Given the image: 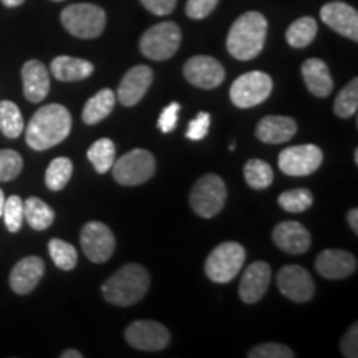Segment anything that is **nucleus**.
<instances>
[{"label":"nucleus","mask_w":358,"mask_h":358,"mask_svg":"<svg viewBox=\"0 0 358 358\" xmlns=\"http://www.w3.org/2000/svg\"><path fill=\"white\" fill-rule=\"evenodd\" d=\"M227 199V187L217 174H206L192 186L189 203L192 211L201 217H214L222 211Z\"/></svg>","instance_id":"6"},{"label":"nucleus","mask_w":358,"mask_h":358,"mask_svg":"<svg viewBox=\"0 0 358 358\" xmlns=\"http://www.w3.org/2000/svg\"><path fill=\"white\" fill-rule=\"evenodd\" d=\"M217 3L219 0H187L186 15L194 20L206 19L208 15H211Z\"/></svg>","instance_id":"39"},{"label":"nucleus","mask_w":358,"mask_h":358,"mask_svg":"<svg viewBox=\"0 0 358 358\" xmlns=\"http://www.w3.org/2000/svg\"><path fill=\"white\" fill-rule=\"evenodd\" d=\"M313 204L312 192L306 189V187H299V189H290L282 192L279 196V206L284 211L299 214L307 211Z\"/></svg>","instance_id":"34"},{"label":"nucleus","mask_w":358,"mask_h":358,"mask_svg":"<svg viewBox=\"0 0 358 358\" xmlns=\"http://www.w3.org/2000/svg\"><path fill=\"white\" fill-rule=\"evenodd\" d=\"M2 217L8 232H19L22 224H24V201L19 196L7 198L6 204H3Z\"/></svg>","instance_id":"35"},{"label":"nucleus","mask_w":358,"mask_h":358,"mask_svg":"<svg viewBox=\"0 0 358 358\" xmlns=\"http://www.w3.org/2000/svg\"><path fill=\"white\" fill-rule=\"evenodd\" d=\"M80 243L87 259L92 262H106L115 252V236L106 224L100 221L87 222L80 234Z\"/></svg>","instance_id":"11"},{"label":"nucleus","mask_w":358,"mask_h":358,"mask_svg":"<svg viewBox=\"0 0 358 358\" xmlns=\"http://www.w3.org/2000/svg\"><path fill=\"white\" fill-rule=\"evenodd\" d=\"M48 252H50L53 264L62 271H71L78 262L77 249L62 239H52L48 243Z\"/></svg>","instance_id":"32"},{"label":"nucleus","mask_w":358,"mask_h":358,"mask_svg":"<svg viewBox=\"0 0 358 358\" xmlns=\"http://www.w3.org/2000/svg\"><path fill=\"white\" fill-rule=\"evenodd\" d=\"M87 156L90 163L95 166L96 173L100 174L108 173L111 166L115 164V158H116L115 143L108 140V138H101V140L95 141L92 146H90Z\"/></svg>","instance_id":"29"},{"label":"nucleus","mask_w":358,"mask_h":358,"mask_svg":"<svg viewBox=\"0 0 358 358\" xmlns=\"http://www.w3.org/2000/svg\"><path fill=\"white\" fill-rule=\"evenodd\" d=\"M245 262V249L239 243H222L206 259V275L216 284L236 279Z\"/></svg>","instance_id":"5"},{"label":"nucleus","mask_w":358,"mask_h":358,"mask_svg":"<svg viewBox=\"0 0 358 358\" xmlns=\"http://www.w3.org/2000/svg\"><path fill=\"white\" fill-rule=\"evenodd\" d=\"M277 287L292 302H308L315 294V284L307 268L285 266L277 274Z\"/></svg>","instance_id":"13"},{"label":"nucleus","mask_w":358,"mask_h":358,"mask_svg":"<svg viewBox=\"0 0 358 358\" xmlns=\"http://www.w3.org/2000/svg\"><path fill=\"white\" fill-rule=\"evenodd\" d=\"M179 110H181V105L176 101L169 103V105L161 111L159 118H158V128L163 133H171L178 124V116H179Z\"/></svg>","instance_id":"40"},{"label":"nucleus","mask_w":358,"mask_h":358,"mask_svg":"<svg viewBox=\"0 0 358 358\" xmlns=\"http://www.w3.org/2000/svg\"><path fill=\"white\" fill-rule=\"evenodd\" d=\"M295 133H297V123L290 116H266L256 128L257 140L267 145H280V143L292 140Z\"/></svg>","instance_id":"22"},{"label":"nucleus","mask_w":358,"mask_h":358,"mask_svg":"<svg viewBox=\"0 0 358 358\" xmlns=\"http://www.w3.org/2000/svg\"><path fill=\"white\" fill-rule=\"evenodd\" d=\"M24 2H25V0H2V3L6 7H19Z\"/></svg>","instance_id":"45"},{"label":"nucleus","mask_w":358,"mask_h":358,"mask_svg":"<svg viewBox=\"0 0 358 358\" xmlns=\"http://www.w3.org/2000/svg\"><path fill=\"white\" fill-rule=\"evenodd\" d=\"M182 71H185L187 82L203 90L217 88L226 78L224 66L216 58L208 55H196L189 58Z\"/></svg>","instance_id":"14"},{"label":"nucleus","mask_w":358,"mask_h":358,"mask_svg":"<svg viewBox=\"0 0 358 358\" xmlns=\"http://www.w3.org/2000/svg\"><path fill=\"white\" fill-rule=\"evenodd\" d=\"M115 103H116V95L110 88L100 90V92L90 98L87 105L83 106V113H82L83 123H87L92 127V124L103 122V120H105L106 116H110L111 111H113Z\"/></svg>","instance_id":"25"},{"label":"nucleus","mask_w":358,"mask_h":358,"mask_svg":"<svg viewBox=\"0 0 358 358\" xmlns=\"http://www.w3.org/2000/svg\"><path fill=\"white\" fill-rule=\"evenodd\" d=\"M229 150L232 151V150H236V145H234V143H231V145H229Z\"/></svg>","instance_id":"48"},{"label":"nucleus","mask_w":358,"mask_h":358,"mask_svg":"<svg viewBox=\"0 0 358 358\" xmlns=\"http://www.w3.org/2000/svg\"><path fill=\"white\" fill-rule=\"evenodd\" d=\"M249 358H294L295 353L292 348L282 345V343H262V345L254 347L252 350L248 353Z\"/></svg>","instance_id":"37"},{"label":"nucleus","mask_w":358,"mask_h":358,"mask_svg":"<svg viewBox=\"0 0 358 358\" xmlns=\"http://www.w3.org/2000/svg\"><path fill=\"white\" fill-rule=\"evenodd\" d=\"M155 15H169L176 7V0H140Z\"/></svg>","instance_id":"42"},{"label":"nucleus","mask_w":358,"mask_h":358,"mask_svg":"<svg viewBox=\"0 0 358 358\" xmlns=\"http://www.w3.org/2000/svg\"><path fill=\"white\" fill-rule=\"evenodd\" d=\"M124 338L129 345L145 352H158L169 345L168 329L155 320H138L124 330Z\"/></svg>","instance_id":"12"},{"label":"nucleus","mask_w":358,"mask_h":358,"mask_svg":"<svg viewBox=\"0 0 358 358\" xmlns=\"http://www.w3.org/2000/svg\"><path fill=\"white\" fill-rule=\"evenodd\" d=\"M22 83L27 100L40 103L50 92V73L42 62L29 60L22 66Z\"/></svg>","instance_id":"21"},{"label":"nucleus","mask_w":358,"mask_h":358,"mask_svg":"<svg viewBox=\"0 0 358 358\" xmlns=\"http://www.w3.org/2000/svg\"><path fill=\"white\" fill-rule=\"evenodd\" d=\"M24 221L34 231H45L55 221V213L47 203L38 198H29L24 203Z\"/></svg>","instance_id":"26"},{"label":"nucleus","mask_w":358,"mask_h":358,"mask_svg":"<svg viewBox=\"0 0 358 358\" xmlns=\"http://www.w3.org/2000/svg\"><path fill=\"white\" fill-rule=\"evenodd\" d=\"M271 266L267 262H254L245 268L239 284L241 301L244 303H256L266 295L271 284Z\"/></svg>","instance_id":"18"},{"label":"nucleus","mask_w":358,"mask_h":358,"mask_svg":"<svg viewBox=\"0 0 358 358\" xmlns=\"http://www.w3.org/2000/svg\"><path fill=\"white\" fill-rule=\"evenodd\" d=\"M53 2H62V0H53Z\"/></svg>","instance_id":"49"},{"label":"nucleus","mask_w":358,"mask_h":358,"mask_svg":"<svg viewBox=\"0 0 358 358\" xmlns=\"http://www.w3.org/2000/svg\"><path fill=\"white\" fill-rule=\"evenodd\" d=\"M272 239H274L277 248L287 254H303L312 244L310 232L307 231V227L295 221L277 224L274 232H272Z\"/></svg>","instance_id":"19"},{"label":"nucleus","mask_w":358,"mask_h":358,"mask_svg":"<svg viewBox=\"0 0 358 358\" xmlns=\"http://www.w3.org/2000/svg\"><path fill=\"white\" fill-rule=\"evenodd\" d=\"M113 178L122 186H138L150 181L156 171V159L148 150H131L115 161Z\"/></svg>","instance_id":"8"},{"label":"nucleus","mask_w":358,"mask_h":358,"mask_svg":"<svg viewBox=\"0 0 358 358\" xmlns=\"http://www.w3.org/2000/svg\"><path fill=\"white\" fill-rule=\"evenodd\" d=\"M267 37V19L259 12H245L232 24L227 52L237 60H252L262 52Z\"/></svg>","instance_id":"3"},{"label":"nucleus","mask_w":358,"mask_h":358,"mask_svg":"<svg viewBox=\"0 0 358 358\" xmlns=\"http://www.w3.org/2000/svg\"><path fill=\"white\" fill-rule=\"evenodd\" d=\"M83 355L77 350H66L62 353V358H82Z\"/></svg>","instance_id":"44"},{"label":"nucleus","mask_w":358,"mask_h":358,"mask_svg":"<svg viewBox=\"0 0 358 358\" xmlns=\"http://www.w3.org/2000/svg\"><path fill=\"white\" fill-rule=\"evenodd\" d=\"M358 108V80L353 78L350 83H347L335 98L334 110L335 115L340 118H350L357 113Z\"/></svg>","instance_id":"33"},{"label":"nucleus","mask_w":358,"mask_h":358,"mask_svg":"<svg viewBox=\"0 0 358 358\" xmlns=\"http://www.w3.org/2000/svg\"><path fill=\"white\" fill-rule=\"evenodd\" d=\"M25 129L24 116H22L19 106L13 101H0V131L3 136L15 140Z\"/></svg>","instance_id":"28"},{"label":"nucleus","mask_w":358,"mask_h":358,"mask_svg":"<svg viewBox=\"0 0 358 358\" xmlns=\"http://www.w3.org/2000/svg\"><path fill=\"white\" fill-rule=\"evenodd\" d=\"M71 173H73V164L69 158L65 156L55 158L45 173V185L50 191H62L69 185Z\"/></svg>","instance_id":"31"},{"label":"nucleus","mask_w":358,"mask_h":358,"mask_svg":"<svg viewBox=\"0 0 358 358\" xmlns=\"http://www.w3.org/2000/svg\"><path fill=\"white\" fill-rule=\"evenodd\" d=\"M353 159H355V164H358V150H355V155H353Z\"/></svg>","instance_id":"47"},{"label":"nucleus","mask_w":358,"mask_h":358,"mask_svg":"<svg viewBox=\"0 0 358 358\" xmlns=\"http://www.w3.org/2000/svg\"><path fill=\"white\" fill-rule=\"evenodd\" d=\"M3 204H6V196H3V191L0 189V217H2L3 213Z\"/></svg>","instance_id":"46"},{"label":"nucleus","mask_w":358,"mask_h":358,"mask_svg":"<svg viewBox=\"0 0 358 358\" xmlns=\"http://www.w3.org/2000/svg\"><path fill=\"white\" fill-rule=\"evenodd\" d=\"M181 45V30L174 22H161L148 29L140 40V50L151 60H169Z\"/></svg>","instance_id":"7"},{"label":"nucleus","mask_w":358,"mask_h":358,"mask_svg":"<svg viewBox=\"0 0 358 358\" xmlns=\"http://www.w3.org/2000/svg\"><path fill=\"white\" fill-rule=\"evenodd\" d=\"M320 17L334 32L358 42V12L345 2H330L320 8Z\"/></svg>","instance_id":"15"},{"label":"nucleus","mask_w":358,"mask_h":358,"mask_svg":"<svg viewBox=\"0 0 358 358\" xmlns=\"http://www.w3.org/2000/svg\"><path fill=\"white\" fill-rule=\"evenodd\" d=\"M62 24L66 32L78 38L100 37L106 25V13L95 3H73L62 12Z\"/></svg>","instance_id":"4"},{"label":"nucleus","mask_w":358,"mask_h":358,"mask_svg":"<svg viewBox=\"0 0 358 358\" xmlns=\"http://www.w3.org/2000/svg\"><path fill=\"white\" fill-rule=\"evenodd\" d=\"M153 83V70L146 65H136L127 71L118 87V100L123 106L138 105Z\"/></svg>","instance_id":"16"},{"label":"nucleus","mask_w":358,"mask_h":358,"mask_svg":"<svg viewBox=\"0 0 358 358\" xmlns=\"http://www.w3.org/2000/svg\"><path fill=\"white\" fill-rule=\"evenodd\" d=\"M315 268L325 279H345L357 271V259L347 250L327 249L317 256Z\"/></svg>","instance_id":"17"},{"label":"nucleus","mask_w":358,"mask_h":358,"mask_svg":"<svg viewBox=\"0 0 358 358\" xmlns=\"http://www.w3.org/2000/svg\"><path fill=\"white\" fill-rule=\"evenodd\" d=\"M151 285L150 272L140 264H127L105 280L101 294L106 302L118 307L134 306L145 299Z\"/></svg>","instance_id":"2"},{"label":"nucleus","mask_w":358,"mask_h":358,"mask_svg":"<svg viewBox=\"0 0 358 358\" xmlns=\"http://www.w3.org/2000/svg\"><path fill=\"white\" fill-rule=\"evenodd\" d=\"M347 221H348V226L352 227V231L358 234V209L353 208L352 211H348L347 214Z\"/></svg>","instance_id":"43"},{"label":"nucleus","mask_w":358,"mask_h":358,"mask_svg":"<svg viewBox=\"0 0 358 358\" xmlns=\"http://www.w3.org/2000/svg\"><path fill=\"white\" fill-rule=\"evenodd\" d=\"M95 66L88 60L75 57L60 55L53 58L50 71L58 82H80V80L88 78L93 73Z\"/></svg>","instance_id":"24"},{"label":"nucleus","mask_w":358,"mask_h":358,"mask_svg":"<svg viewBox=\"0 0 358 358\" xmlns=\"http://www.w3.org/2000/svg\"><path fill=\"white\" fill-rule=\"evenodd\" d=\"M317 30H319V27L312 17H302V19H297L290 24L287 32H285V38H287L290 47L306 48L315 40Z\"/></svg>","instance_id":"27"},{"label":"nucleus","mask_w":358,"mask_h":358,"mask_svg":"<svg viewBox=\"0 0 358 358\" xmlns=\"http://www.w3.org/2000/svg\"><path fill=\"white\" fill-rule=\"evenodd\" d=\"M45 274L43 259L37 256H29L15 264L10 272V287L15 294H30L37 287Z\"/></svg>","instance_id":"20"},{"label":"nucleus","mask_w":358,"mask_h":358,"mask_svg":"<svg viewBox=\"0 0 358 358\" xmlns=\"http://www.w3.org/2000/svg\"><path fill=\"white\" fill-rule=\"evenodd\" d=\"M340 348H342V353L347 358L358 357V327H357V324H353L350 329L347 330V334L343 335L342 342H340Z\"/></svg>","instance_id":"41"},{"label":"nucleus","mask_w":358,"mask_h":358,"mask_svg":"<svg viewBox=\"0 0 358 358\" xmlns=\"http://www.w3.org/2000/svg\"><path fill=\"white\" fill-rule=\"evenodd\" d=\"M272 78L264 71H248L232 83L229 96L237 108H252L264 103L272 93Z\"/></svg>","instance_id":"9"},{"label":"nucleus","mask_w":358,"mask_h":358,"mask_svg":"<svg viewBox=\"0 0 358 358\" xmlns=\"http://www.w3.org/2000/svg\"><path fill=\"white\" fill-rule=\"evenodd\" d=\"M209 124H211V116L206 111H199L198 116L189 123L186 129V138L192 141H201L208 136Z\"/></svg>","instance_id":"38"},{"label":"nucleus","mask_w":358,"mask_h":358,"mask_svg":"<svg viewBox=\"0 0 358 358\" xmlns=\"http://www.w3.org/2000/svg\"><path fill=\"white\" fill-rule=\"evenodd\" d=\"M302 77L306 87L313 96L325 98L332 93L334 80L329 66L320 58H308L302 65Z\"/></svg>","instance_id":"23"},{"label":"nucleus","mask_w":358,"mask_h":358,"mask_svg":"<svg viewBox=\"0 0 358 358\" xmlns=\"http://www.w3.org/2000/svg\"><path fill=\"white\" fill-rule=\"evenodd\" d=\"M24 159L15 150H0V181L7 182L22 173Z\"/></svg>","instance_id":"36"},{"label":"nucleus","mask_w":358,"mask_h":358,"mask_svg":"<svg viewBox=\"0 0 358 358\" xmlns=\"http://www.w3.org/2000/svg\"><path fill=\"white\" fill-rule=\"evenodd\" d=\"M71 115L64 105L50 103L37 110L25 128V141L35 151L60 145L70 134Z\"/></svg>","instance_id":"1"},{"label":"nucleus","mask_w":358,"mask_h":358,"mask_svg":"<svg viewBox=\"0 0 358 358\" xmlns=\"http://www.w3.org/2000/svg\"><path fill=\"white\" fill-rule=\"evenodd\" d=\"M324 153L315 145L285 148L279 155V168L287 176H308L322 166Z\"/></svg>","instance_id":"10"},{"label":"nucleus","mask_w":358,"mask_h":358,"mask_svg":"<svg viewBox=\"0 0 358 358\" xmlns=\"http://www.w3.org/2000/svg\"><path fill=\"white\" fill-rule=\"evenodd\" d=\"M244 178L252 189H266L274 181V171L266 161L249 159L244 164Z\"/></svg>","instance_id":"30"}]
</instances>
